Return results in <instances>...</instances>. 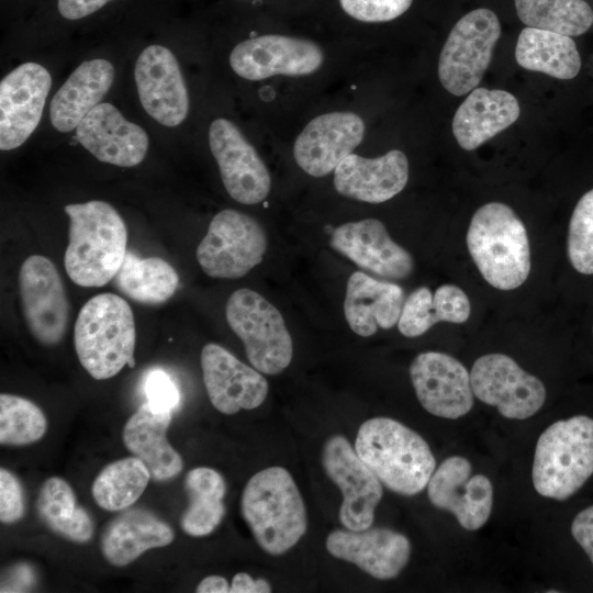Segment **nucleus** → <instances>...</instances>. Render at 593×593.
<instances>
[{
    "mask_svg": "<svg viewBox=\"0 0 593 593\" xmlns=\"http://www.w3.org/2000/svg\"><path fill=\"white\" fill-rule=\"evenodd\" d=\"M69 216L64 266L72 282L99 288L114 279L126 256L127 230L108 202L91 200L65 206Z\"/></svg>",
    "mask_w": 593,
    "mask_h": 593,
    "instance_id": "f257e3e1",
    "label": "nucleus"
},
{
    "mask_svg": "<svg viewBox=\"0 0 593 593\" xmlns=\"http://www.w3.org/2000/svg\"><path fill=\"white\" fill-rule=\"evenodd\" d=\"M355 449L383 485L404 496L422 492L436 468L426 440L390 417L363 422L356 436Z\"/></svg>",
    "mask_w": 593,
    "mask_h": 593,
    "instance_id": "f03ea898",
    "label": "nucleus"
},
{
    "mask_svg": "<svg viewBox=\"0 0 593 593\" xmlns=\"http://www.w3.org/2000/svg\"><path fill=\"white\" fill-rule=\"evenodd\" d=\"M240 512L259 547L272 556L287 552L306 532L301 493L290 472L279 466L260 470L248 480Z\"/></svg>",
    "mask_w": 593,
    "mask_h": 593,
    "instance_id": "7ed1b4c3",
    "label": "nucleus"
},
{
    "mask_svg": "<svg viewBox=\"0 0 593 593\" xmlns=\"http://www.w3.org/2000/svg\"><path fill=\"white\" fill-rule=\"evenodd\" d=\"M466 242L479 272L493 288L513 290L528 278L527 231L511 206L502 202L480 206L471 217Z\"/></svg>",
    "mask_w": 593,
    "mask_h": 593,
    "instance_id": "20e7f679",
    "label": "nucleus"
},
{
    "mask_svg": "<svg viewBox=\"0 0 593 593\" xmlns=\"http://www.w3.org/2000/svg\"><path fill=\"white\" fill-rule=\"evenodd\" d=\"M135 321L131 306L113 293L98 294L80 309L74 328V345L83 369L96 380L135 366Z\"/></svg>",
    "mask_w": 593,
    "mask_h": 593,
    "instance_id": "39448f33",
    "label": "nucleus"
},
{
    "mask_svg": "<svg viewBox=\"0 0 593 593\" xmlns=\"http://www.w3.org/2000/svg\"><path fill=\"white\" fill-rule=\"evenodd\" d=\"M593 474V418L575 415L557 421L539 436L533 462L538 494L563 501Z\"/></svg>",
    "mask_w": 593,
    "mask_h": 593,
    "instance_id": "423d86ee",
    "label": "nucleus"
},
{
    "mask_svg": "<svg viewBox=\"0 0 593 593\" xmlns=\"http://www.w3.org/2000/svg\"><path fill=\"white\" fill-rule=\"evenodd\" d=\"M225 316L255 369L272 376L290 365L291 335L281 313L261 294L247 288L236 290L226 302Z\"/></svg>",
    "mask_w": 593,
    "mask_h": 593,
    "instance_id": "0eeeda50",
    "label": "nucleus"
},
{
    "mask_svg": "<svg viewBox=\"0 0 593 593\" xmlns=\"http://www.w3.org/2000/svg\"><path fill=\"white\" fill-rule=\"evenodd\" d=\"M501 24L489 9H475L451 29L439 55L438 77L454 96H463L478 87L488 69Z\"/></svg>",
    "mask_w": 593,
    "mask_h": 593,
    "instance_id": "6e6552de",
    "label": "nucleus"
},
{
    "mask_svg": "<svg viewBox=\"0 0 593 593\" xmlns=\"http://www.w3.org/2000/svg\"><path fill=\"white\" fill-rule=\"evenodd\" d=\"M267 246L266 232L253 216L226 209L210 222L197 259L210 277L238 279L262 261Z\"/></svg>",
    "mask_w": 593,
    "mask_h": 593,
    "instance_id": "1a4fd4ad",
    "label": "nucleus"
},
{
    "mask_svg": "<svg viewBox=\"0 0 593 593\" xmlns=\"http://www.w3.org/2000/svg\"><path fill=\"white\" fill-rule=\"evenodd\" d=\"M19 288L31 334L45 346L59 344L68 327L69 302L53 261L42 255L29 256L20 268Z\"/></svg>",
    "mask_w": 593,
    "mask_h": 593,
    "instance_id": "9d476101",
    "label": "nucleus"
},
{
    "mask_svg": "<svg viewBox=\"0 0 593 593\" xmlns=\"http://www.w3.org/2000/svg\"><path fill=\"white\" fill-rule=\"evenodd\" d=\"M473 394L511 419H526L545 403L546 389L535 376L525 371L504 354L478 358L470 371Z\"/></svg>",
    "mask_w": 593,
    "mask_h": 593,
    "instance_id": "9b49d317",
    "label": "nucleus"
},
{
    "mask_svg": "<svg viewBox=\"0 0 593 593\" xmlns=\"http://www.w3.org/2000/svg\"><path fill=\"white\" fill-rule=\"evenodd\" d=\"M326 475L339 488L342 525L351 530L371 527L374 511L382 499V483L342 435L329 437L322 450Z\"/></svg>",
    "mask_w": 593,
    "mask_h": 593,
    "instance_id": "f8f14e48",
    "label": "nucleus"
},
{
    "mask_svg": "<svg viewBox=\"0 0 593 593\" xmlns=\"http://www.w3.org/2000/svg\"><path fill=\"white\" fill-rule=\"evenodd\" d=\"M210 149L227 193L243 204H257L270 192V174L254 146L227 119H215L209 128Z\"/></svg>",
    "mask_w": 593,
    "mask_h": 593,
    "instance_id": "ddd939ff",
    "label": "nucleus"
},
{
    "mask_svg": "<svg viewBox=\"0 0 593 593\" xmlns=\"http://www.w3.org/2000/svg\"><path fill=\"white\" fill-rule=\"evenodd\" d=\"M323 60V51L316 43L277 34L245 40L230 55L232 69L247 80H262L275 75H310L322 66Z\"/></svg>",
    "mask_w": 593,
    "mask_h": 593,
    "instance_id": "4468645a",
    "label": "nucleus"
},
{
    "mask_svg": "<svg viewBox=\"0 0 593 593\" xmlns=\"http://www.w3.org/2000/svg\"><path fill=\"white\" fill-rule=\"evenodd\" d=\"M430 503L455 515L467 530L481 528L493 506V486L483 474H472L470 461L461 456L445 459L427 484Z\"/></svg>",
    "mask_w": 593,
    "mask_h": 593,
    "instance_id": "2eb2a0df",
    "label": "nucleus"
},
{
    "mask_svg": "<svg viewBox=\"0 0 593 593\" xmlns=\"http://www.w3.org/2000/svg\"><path fill=\"white\" fill-rule=\"evenodd\" d=\"M410 376L421 405L432 415L456 419L472 409L470 372L452 356L421 353L410 366Z\"/></svg>",
    "mask_w": 593,
    "mask_h": 593,
    "instance_id": "dca6fc26",
    "label": "nucleus"
},
{
    "mask_svg": "<svg viewBox=\"0 0 593 593\" xmlns=\"http://www.w3.org/2000/svg\"><path fill=\"white\" fill-rule=\"evenodd\" d=\"M52 85L45 67L25 63L0 83V148L21 146L37 127Z\"/></svg>",
    "mask_w": 593,
    "mask_h": 593,
    "instance_id": "f3484780",
    "label": "nucleus"
},
{
    "mask_svg": "<svg viewBox=\"0 0 593 593\" xmlns=\"http://www.w3.org/2000/svg\"><path fill=\"white\" fill-rule=\"evenodd\" d=\"M134 76L139 101L148 115L168 127L183 122L189 111L188 91L178 60L167 47L144 48Z\"/></svg>",
    "mask_w": 593,
    "mask_h": 593,
    "instance_id": "a211bd4d",
    "label": "nucleus"
},
{
    "mask_svg": "<svg viewBox=\"0 0 593 593\" xmlns=\"http://www.w3.org/2000/svg\"><path fill=\"white\" fill-rule=\"evenodd\" d=\"M363 135L365 123L356 113H325L310 121L299 134L293 156L306 174L323 177L353 154Z\"/></svg>",
    "mask_w": 593,
    "mask_h": 593,
    "instance_id": "6ab92c4d",
    "label": "nucleus"
},
{
    "mask_svg": "<svg viewBox=\"0 0 593 593\" xmlns=\"http://www.w3.org/2000/svg\"><path fill=\"white\" fill-rule=\"evenodd\" d=\"M200 361L208 396L219 412L232 415L254 410L266 400L269 388L265 377L224 347L206 344Z\"/></svg>",
    "mask_w": 593,
    "mask_h": 593,
    "instance_id": "aec40b11",
    "label": "nucleus"
},
{
    "mask_svg": "<svg viewBox=\"0 0 593 593\" xmlns=\"http://www.w3.org/2000/svg\"><path fill=\"white\" fill-rule=\"evenodd\" d=\"M329 245L360 268L387 279H405L414 269L412 255L391 238L385 225L377 219L336 227Z\"/></svg>",
    "mask_w": 593,
    "mask_h": 593,
    "instance_id": "412c9836",
    "label": "nucleus"
},
{
    "mask_svg": "<svg viewBox=\"0 0 593 593\" xmlns=\"http://www.w3.org/2000/svg\"><path fill=\"white\" fill-rule=\"evenodd\" d=\"M335 558L350 562L379 580L396 578L411 557L407 537L390 528L336 529L326 538Z\"/></svg>",
    "mask_w": 593,
    "mask_h": 593,
    "instance_id": "4be33fe9",
    "label": "nucleus"
},
{
    "mask_svg": "<svg viewBox=\"0 0 593 593\" xmlns=\"http://www.w3.org/2000/svg\"><path fill=\"white\" fill-rule=\"evenodd\" d=\"M78 142L98 160L120 167L143 161L148 136L111 103L101 102L76 127Z\"/></svg>",
    "mask_w": 593,
    "mask_h": 593,
    "instance_id": "5701e85b",
    "label": "nucleus"
},
{
    "mask_svg": "<svg viewBox=\"0 0 593 593\" xmlns=\"http://www.w3.org/2000/svg\"><path fill=\"white\" fill-rule=\"evenodd\" d=\"M407 180L409 160L398 149L377 158L350 154L334 170V186L339 194L368 203L392 199Z\"/></svg>",
    "mask_w": 593,
    "mask_h": 593,
    "instance_id": "b1692460",
    "label": "nucleus"
},
{
    "mask_svg": "<svg viewBox=\"0 0 593 593\" xmlns=\"http://www.w3.org/2000/svg\"><path fill=\"white\" fill-rule=\"evenodd\" d=\"M518 100L500 89L475 88L456 110L452 133L465 150H474L519 116Z\"/></svg>",
    "mask_w": 593,
    "mask_h": 593,
    "instance_id": "393cba45",
    "label": "nucleus"
},
{
    "mask_svg": "<svg viewBox=\"0 0 593 593\" xmlns=\"http://www.w3.org/2000/svg\"><path fill=\"white\" fill-rule=\"evenodd\" d=\"M404 301L400 286L356 271L347 281L345 318L354 333L369 337L379 327L389 329L398 325Z\"/></svg>",
    "mask_w": 593,
    "mask_h": 593,
    "instance_id": "a878e982",
    "label": "nucleus"
},
{
    "mask_svg": "<svg viewBox=\"0 0 593 593\" xmlns=\"http://www.w3.org/2000/svg\"><path fill=\"white\" fill-rule=\"evenodd\" d=\"M171 417L172 412L155 410L145 402L123 429L125 447L145 463L155 481L174 479L183 468L181 456L166 437Z\"/></svg>",
    "mask_w": 593,
    "mask_h": 593,
    "instance_id": "bb28decb",
    "label": "nucleus"
},
{
    "mask_svg": "<svg viewBox=\"0 0 593 593\" xmlns=\"http://www.w3.org/2000/svg\"><path fill=\"white\" fill-rule=\"evenodd\" d=\"M114 68L105 59L80 64L52 99L49 116L53 126L63 133L75 130L110 90Z\"/></svg>",
    "mask_w": 593,
    "mask_h": 593,
    "instance_id": "cd10ccee",
    "label": "nucleus"
},
{
    "mask_svg": "<svg viewBox=\"0 0 593 593\" xmlns=\"http://www.w3.org/2000/svg\"><path fill=\"white\" fill-rule=\"evenodd\" d=\"M174 538L171 527L155 514L143 508H131L108 525L100 548L110 564L124 567L148 549L170 545Z\"/></svg>",
    "mask_w": 593,
    "mask_h": 593,
    "instance_id": "c85d7f7f",
    "label": "nucleus"
},
{
    "mask_svg": "<svg viewBox=\"0 0 593 593\" xmlns=\"http://www.w3.org/2000/svg\"><path fill=\"white\" fill-rule=\"evenodd\" d=\"M470 313V300L458 286L443 284L434 294L419 287L405 299L398 328L405 337H417L439 322L465 323Z\"/></svg>",
    "mask_w": 593,
    "mask_h": 593,
    "instance_id": "c756f323",
    "label": "nucleus"
},
{
    "mask_svg": "<svg viewBox=\"0 0 593 593\" xmlns=\"http://www.w3.org/2000/svg\"><path fill=\"white\" fill-rule=\"evenodd\" d=\"M517 64L527 70L558 79H572L581 69V57L571 36L525 27L515 48Z\"/></svg>",
    "mask_w": 593,
    "mask_h": 593,
    "instance_id": "7c9ffc66",
    "label": "nucleus"
},
{
    "mask_svg": "<svg viewBox=\"0 0 593 593\" xmlns=\"http://www.w3.org/2000/svg\"><path fill=\"white\" fill-rule=\"evenodd\" d=\"M184 488L189 506L181 515V528L192 537L208 536L219 526L225 514V481L216 470L198 467L187 473Z\"/></svg>",
    "mask_w": 593,
    "mask_h": 593,
    "instance_id": "2f4dec72",
    "label": "nucleus"
},
{
    "mask_svg": "<svg viewBox=\"0 0 593 593\" xmlns=\"http://www.w3.org/2000/svg\"><path fill=\"white\" fill-rule=\"evenodd\" d=\"M44 524L55 534L77 544L88 542L94 532L89 513L77 505L71 486L58 477L42 485L36 504Z\"/></svg>",
    "mask_w": 593,
    "mask_h": 593,
    "instance_id": "473e14b6",
    "label": "nucleus"
},
{
    "mask_svg": "<svg viewBox=\"0 0 593 593\" xmlns=\"http://www.w3.org/2000/svg\"><path fill=\"white\" fill-rule=\"evenodd\" d=\"M114 282L123 294L136 302L159 304L174 295L179 277L163 258H139L127 251Z\"/></svg>",
    "mask_w": 593,
    "mask_h": 593,
    "instance_id": "72a5a7b5",
    "label": "nucleus"
},
{
    "mask_svg": "<svg viewBox=\"0 0 593 593\" xmlns=\"http://www.w3.org/2000/svg\"><path fill=\"white\" fill-rule=\"evenodd\" d=\"M150 479V472L141 459L122 458L100 471L92 483V496L105 511H122L139 499Z\"/></svg>",
    "mask_w": 593,
    "mask_h": 593,
    "instance_id": "f704fd0d",
    "label": "nucleus"
},
{
    "mask_svg": "<svg viewBox=\"0 0 593 593\" xmlns=\"http://www.w3.org/2000/svg\"><path fill=\"white\" fill-rule=\"evenodd\" d=\"M515 8L526 26L571 37L593 24V10L585 0H515Z\"/></svg>",
    "mask_w": 593,
    "mask_h": 593,
    "instance_id": "c9c22d12",
    "label": "nucleus"
},
{
    "mask_svg": "<svg viewBox=\"0 0 593 593\" xmlns=\"http://www.w3.org/2000/svg\"><path fill=\"white\" fill-rule=\"evenodd\" d=\"M47 428L43 411L18 395H0V444L24 446L40 440Z\"/></svg>",
    "mask_w": 593,
    "mask_h": 593,
    "instance_id": "e433bc0d",
    "label": "nucleus"
},
{
    "mask_svg": "<svg viewBox=\"0 0 593 593\" xmlns=\"http://www.w3.org/2000/svg\"><path fill=\"white\" fill-rule=\"evenodd\" d=\"M567 254L573 269L593 275V189L577 202L568 227Z\"/></svg>",
    "mask_w": 593,
    "mask_h": 593,
    "instance_id": "4c0bfd02",
    "label": "nucleus"
},
{
    "mask_svg": "<svg viewBox=\"0 0 593 593\" xmlns=\"http://www.w3.org/2000/svg\"><path fill=\"white\" fill-rule=\"evenodd\" d=\"M413 0H339L351 18L368 23L387 22L402 15Z\"/></svg>",
    "mask_w": 593,
    "mask_h": 593,
    "instance_id": "58836bf2",
    "label": "nucleus"
},
{
    "mask_svg": "<svg viewBox=\"0 0 593 593\" xmlns=\"http://www.w3.org/2000/svg\"><path fill=\"white\" fill-rule=\"evenodd\" d=\"M144 392L152 407L172 412L180 402V392L172 378L164 370L155 368L144 379Z\"/></svg>",
    "mask_w": 593,
    "mask_h": 593,
    "instance_id": "ea45409f",
    "label": "nucleus"
},
{
    "mask_svg": "<svg viewBox=\"0 0 593 593\" xmlns=\"http://www.w3.org/2000/svg\"><path fill=\"white\" fill-rule=\"evenodd\" d=\"M24 514L23 490L18 478L9 470L0 469V521L13 524Z\"/></svg>",
    "mask_w": 593,
    "mask_h": 593,
    "instance_id": "a19ab883",
    "label": "nucleus"
},
{
    "mask_svg": "<svg viewBox=\"0 0 593 593\" xmlns=\"http://www.w3.org/2000/svg\"><path fill=\"white\" fill-rule=\"evenodd\" d=\"M115 0H57V12L68 21L88 18Z\"/></svg>",
    "mask_w": 593,
    "mask_h": 593,
    "instance_id": "79ce46f5",
    "label": "nucleus"
},
{
    "mask_svg": "<svg viewBox=\"0 0 593 593\" xmlns=\"http://www.w3.org/2000/svg\"><path fill=\"white\" fill-rule=\"evenodd\" d=\"M571 534L593 564V505L577 514L571 524Z\"/></svg>",
    "mask_w": 593,
    "mask_h": 593,
    "instance_id": "37998d69",
    "label": "nucleus"
},
{
    "mask_svg": "<svg viewBox=\"0 0 593 593\" xmlns=\"http://www.w3.org/2000/svg\"><path fill=\"white\" fill-rule=\"evenodd\" d=\"M230 592L232 593H268V592H271V586L264 579L254 580L248 573L238 572L234 575L232 580Z\"/></svg>",
    "mask_w": 593,
    "mask_h": 593,
    "instance_id": "c03bdc74",
    "label": "nucleus"
},
{
    "mask_svg": "<svg viewBox=\"0 0 593 593\" xmlns=\"http://www.w3.org/2000/svg\"><path fill=\"white\" fill-rule=\"evenodd\" d=\"M231 586L225 578L220 575H209L197 586L198 593H227Z\"/></svg>",
    "mask_w": 593,
    "mask_h": 593,
    "instance_id": "a18cd8bd",
    "label": "nucleus"
},
{
    "mask_svg": "<svg viewBox=\"0 0 593 593\" xmlns=\"http://www.w3.org/2000/svg\"><path fill=\"white\" fill-rule=\"evenodd\" d=\"M593 331V329H592Z\"/></svg>",
    "mask_w": 593,
    "mask_h": 593,
    "instance_id": "49530a36",
    "label": "nucleus"
}]
</instances>
